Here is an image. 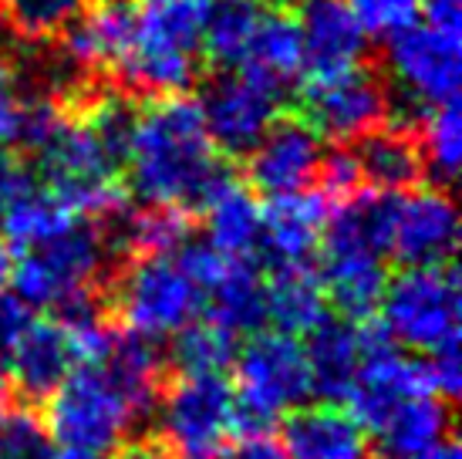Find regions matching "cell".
I'll return each mask as SVG.
<instances>
[{
	"label": "cell",
	"mask_w": 462,
	"mask_h": 459,
	"mask_svg": "<svg viewBox=\"0 0 462 459\" xmlns=\"http://www.w3.org/2000/svg\"><path fill=\"white\" fill-rule=\"evenodd\" d=\"M236 68L287 95L297 85V78L304 75V41H300L297 17H291L287 11L260 14L257 31Z\"/></svg>",
	"instance_id": "cell-23"
},
{
	"label": "cell",
	"mask_w": 462,
	"mask_h": 459,
	"mask_svg": "<svg viewBox=\"0 0 462 459\" xmlns=\"http://www.w3.org/2000/svg\"><path fill=\"white\" fill-rule=\"evenodd\" d=\"M361 328L355 321L328 318L308 334L304 358H308L310 396L321 402H345L347 389L355 382V371L361 365Z\"/></svg>",
	"instance_id": "cell-21"
},
{
	"label": "cell",
	"mask_w": 462,
	"mask_h": 459,
	"mask_svg": "<svg viewBox=\"0 0 462 459\" xmlns=\"http://www.w3.org/2000/svg\"><path fill=\"white\" fill-rule=\"evenodd\" d=\"M281 102L283 95L270 89L267 81L240 68H226L206 81L196 105L213 149L226 159H244L281 115Z\"/></svg>",
	"instance_id": "cell-11"
},
{
	"label": "cell",
	"mask_w": 462,
	"mask_h": 459,
	"mask_svg": "<svg viewBox=\"0 0 462 459\" xmlns=\"http://www.w3.org/2000/svg\"><path fill=\"white\" fill-rule=\"evenodd\" d=\"M385 459H422L429 449L446 443L452 433V408L449 398L436 392H419L405 398L398 408H392L378 429Z\"/></svg>",
	"instance_id": "cell-25"
},
{
	"label": "cell",
	"mask_w": 462,
	"mask_h": 459,
	"mask_svg": "<svg viewBox=\"0 0 462 459\" xmlns=\"http://www.w3.org/2000/svg\"><path fill=\"white\" fill-rule=\"evenodd\" d=\"M257 7H270V11H294L304 0H254Z\"/></svg>",
	"instance_id": "cell-45"
},
{
	"label": "cell",
	"mask_w": 462,
	"mask_h": 459,
	"mask_svg": "<svg viewBox=\"0 0 462 459\" xmlns=\"http://www.w3.org/2000/svg\"><path fill=\"white\" fill-rule=\"evenodd\" d=\"M11 270H14V250L0 240V297L11 287Z\"/></svg>",
	"instance_id": "cell-42"
},
{
	"label": "cell",
	"mask_w": 462,
	"mask_h": 459,
	"mask_svg": "<svg viewBox=\"0 0 462 459\" xmlns=\"http://www.w3.org/2000/svg\"><path fill=\"white\" fill-rule=\"evenodd\" d=\"M233 382L223 371H196L162 385L159 426L172 456H223L233 436Z\"/></svg>",
	"instance_id": "cell-9"
},
{
	"label": "cell",
	"mask_w": 462,
	"mask_h": 459,
	"mask_svg": "<svg viewBox=\"0 0 462 459\" xmlns=\"http://www.w3.org/2000/svg\"><path fill=\"white\" fill-rule=\"evenodd\" d=\"M71 220H75V213L58 203L44 186H38L0 217V240L17 254H24L31 247H41L51 237H58L61 230H68Z\"/></svg>",
	"instance_id": "cell-28"
},
{
	"label": "cell",
	"mask_w": 462,
	"mask_h": 459,
	"mask_svg": "<svg viewBox=\"0 0 462 459\" xmlns=\"http://www.w3.org/2000/svg\"><path fill=\"white\" fill-rule=\"evenodd\" d=\"M125 169L132 192L142 203L182 210H196L226 173L209 142L199 105L186 95L149 98V105L139 108Z\"/></svg>",
	"instance_id": "cell-1"
},
{
	"label": "cell",
	"mask_w": 462,
	"mask_h": 459,
	"mask_svg": "<svg viewBox=\"0 0 462 459\" xmlns=\"http://www.w3.org/2000/svg\"><path fill=\"white\" fill-rule=\"evenodd\" d=\"M51 436L34 408L0 406V459H51Z\"/></svg>",
	"instance_id": "cell-32"
},
{
	"label": "cell",
	"mask_w": 462,
	"mask_h": 459,
	"mask_svg": "<svg viewBox=\"0 0 462 459\" xmlns=\"http://www.w3.org/2000/svg\"><path fill=\"white\" fill-rule=\"evenodd\" d=\"M108 294L116 324L152 342L176 334L203 311V294L172 257H125Z\"/></svg>",
	"instance_id": "cell-8"
},
{
	"label": "cell",
	"mask_w": 462,
	"mask_h": 459,
	"mask_svg": "<svg viewBox=\"0 0 462 459\" xmlns=\"http://www.w3.org/2000/svg\"><path fill=\"white\" fill-rule=\"evenodd\" d=\"M0 41H4V24H0Z\"/></svg>",
	"instance_id": "cell-48"
},
{
	"label": "cell",
	"mask_w": 462,
	"mask_h": 459,
	"mask_svg": "<svg viewBox=\"0 0 462 459\" xmlns=\"http://www.w3.org/2000/svg\"><path fill=\"white\" fill-rule=\"evenodd\" d=\"M199 210L206 213V240L217 250L236 260H250L260 250L263 206L257 203L254 190L233 176L230 169L213 183Z\"/></svg>",
	"instance_id": "cell-20"
},
{
	"label": "cell",
	"mask_w": 462,
	"mask_h": 459,
	"mask_svg": "<svg viewBox=\"0 0 462 459\" xmlns=\"http://www.w3.org/2000/svg\"><path fill=\"white\" fill-rule=\"evenodd\" d=\"M324 159V139L300 115H277L263 139L244 155L246 186L267 200L294 196L314 186Z\"/></svg>",
	"instance_id": "cell-12"
},
{
	"label": "cell",
	"mask_w": 462,
	"mask_h": 459,
	"mask_svg": "<svg viewBox=\"0 0 462 459\" xmlns=\"http://www.w3.org/2000/svg\"><path fill=\"white\" fill-rule=\"evenodd\" d=\"M355 159L361 169V183L368 190L405 192L415 190L425 176L419 136L392 126H378L368 136H361L355 145Z\"/></svg>",
	"instance_id": "cell-24"
},
{
	"label": "cell",
	"mask_w": 462,
	"mask_h": 459,
	"mask_svg": "<svg viewBox=\"0 0 462 459\" xmlns=\"http://www.w3.org/2000/svg\"><path fill=\"white\" fill-rule=\"evenodd\" d=\"M263 304L273 332L300 338L328 318V294L308 264H273L263 281Z\"/></svg>",
	"instance_id": "cell-22"
},
{
	"label": "cell",
	"mask_w": 462,
	"mask_h": 459,
	"mask_svg": "<svg viewBox=\"0 0 462 459\" xmlns=\"http://www.w3.org/2000/svg\"><path fill=\"white\" fill-rule=\"evenodd\" d=\"M51 459H105V456H102V453H91V449L58 446V449H51Z\"/></svg>",
	"instance_id": "cell-43"
},
{
	"label": "cell",
	"mask_w": 462,
	"mask_h": 459,
	"mask_svg": "<svg viewBox=\"0 0 462 459\" xmlns=\"http://www.w3.org/2000/svg\"><path fill=\"white\" fill-rule=\"evenodd\" d=\"M172 459H223V456H172Z\"/></svg>",
	"instance_id": "cell-47"
},
{
	"label": "cell",
	"mask_w": 462,
	"mask_h": 459,
	"mask_svg": "<svg viewBox=\"0 0 462 459\" xmlns=\"http://www.w3.org/2000/svg\"><path fill=\"white\" fill-rule=\"evenodd\" d=\"M206 0H135V44L118 64L116 89L132 98L186 95L199 78Z\"/></svg>",
	"instance_id": "cell-2"
},
{
	"label": "cell",
	"mask_w": 462,
	"mask_h": 459,
	"mask_svg": "<svg viewBox=\"0 0 462 459\" xmlns=\"http://www.w3.org/2000/svg\"><path fill=\"white\" fill-rule=\"evenodd\" d=\"M378 307H382L378 321L395 344H405L422 355L459 348L462 294L459 274L452 264L405 267L385 284Z\"/></svg>",
	"instance_id": "cell-7"
},
{
	"label": "cell",
	"mask_w": 462,
	"mask_h": 459,
	"mask_svg": "<svg viewBox=\"0 0 462 459\" xmlns=\"http://www.w3.org/2000/svg\"><path fill=\"white\" fill-rule=\"evenodd\" d=\"M281 446L287 459H372L368 429L337 402L287 412Z\"/></svg>",
	"instance_id": "cell-18"
},
{
	"label": "cell",
	"mask_w": 462,
	"mask_h": 459,
	"mask_svg": "<svg viewBox=\"0 0 462 459\" xmlns=\"http://www.w3.org/2000/svg\"><path fill=\"white\" fill-rule=\"evenodd\" d=\"M300 118L334 145H351L372 128L385 126L388 81L374 68L358 64L351 71L310 78L300 89Z\"/></svg>",
	"instance_id": "cell-10"
},
{
	"label": "cell",
	"mask_w": 462,
	"mask_h": 459,
	"mask_svg": "<svg viewBox=\"0 0 462 459\" xmlns=\"http://www.w3.org/2000/svg\"><path fill=\"white\" fill-rule=\"evenodd\" d=\"M116 459H172V453H169L166 443H159V439H139V443L118 446Z\"/></svg>",
	"instance_id": "cell-41"
},
{
	"label": "cell",
	"mask_w": 462,
	"mask_h": 459,
	"mask_svg": "<svg viewBox=\"0 0 462 459\" xmlns=\"http://www.w3.org/2000/svg\"><path fill=\"white\" fill-rule=\"evenodd\" d=\"M236 355V334H230L226 328H219L217 321H189L186 328L176 332L172 342V365L182 375H196V371H223L226 365H233Z\"/></svg>",
	"instance_id": "cell-30"
},
{
	"label": "cell",
	"mask_w": 462,
	"mask_h": 459,
	"mask_svg": "<svg viewBox=\"0 0 462 459\" xmlns=\"http://www.w3.org/2000/svg\"><path fill=\"white\" fill-rule=\"evenodd\" d=\"M58 44L91 78L116 75L135 44V0H88Z\"/></svg>",
	"instance_id": "cell-15"
},
{
	"label": "cell",
	"mask_w": 462,
	"mask_h": 459,
	"mask_svg": "<svg viewBox=\"0 0 462 459\" xmlns=\"http://www.w3.org/2000/svg\"><path fill=\"white\" fill-rule=\"evenodd\" d=\"M230 459H287L283 446L270 433L257 436H236V446H233Z\"/></svg>",
	"instance_id": "cell-40"
},
{
	"label": "cell",
	"mask_w": 462,
	"mask_h": 459,
	"mask_svg": "<svg viewBox=\"0 0 462 459\" xmlns=\"http://www.w3.org/2000/svg\"><path fill=\"white\" fill-rule=\"evenodd\" d=\"M385 68L392 75V89L409 91L432 108L459 98V41L446 38L432 27L411 24L385 38Z\"/></svg>",
	"instance_id": "cell-13"
},
{
	"label": "cell",
	"mask_w": 462,
	"mask_h": 459,
	"mask_svg": "<svg viewBox=\"0 0 462 459\" xmlns=\"http://www.w3.org/2000/svg\"><path fill=\"white\" fill-rule=\"evenodd\" d=\"M27 321H31V307H24L17 297H0V365H4V358L7 351L14 348V342L21 338V332L27 328Z\"/></svg>",
	"instance_id": "cell-39"
},
{
	"label": "cell",
	"mask_w": 462,
	"mask_h": 459,
	"mask_svg": "<svg viewBox=\"0 0 462 459\" xmlns=\"http://www.w3.org/2000/svg\"><path fill=\"white\" fill-rule=\"evenodd\" d=\"M38 179L58 203L85 220H112L129 206V190L122 183V169H116L98 142L91 139L85 122L68 108L65 122L38 155Z\"/></svg>",
	"instance_id": "cell-4"
},
{
	"label": "cell",
	"mask_w": 462,
	"mask_h": 459,
	"mask_svg": "<svg viewBox=\"0 0 462 459\" xmlns=\"http://www.w3.org/2000/svg\"><path fill=\"white\" fill-rule=\"evenodd\" d=\"M38 186H41V179L31 163H24L21 155L0 153V217H4L17 200H24L27 192L38 190Z\"/></svg>",
	"instance_id": "cell-35"
},
{
	"label": "cell",
	"mask_w": 462,
	"mask_h": 459,
	"mask_svg": "<svg viewBox=\"0 0 462 459\" xmlns=\"http://www.w3.org/2000/svg\"><path fill=\"white\" fill-rule=\"evenodd\" d=\"M260 14L263 11L254 0H206L203 34H199L203 61H209L219 71L236 68L257 31Z\"/></svg>",
	"instance_id": "cell-27"
},
{
	"label": "cell",
	"mask_w": 462,
	"mask_h": 459,
	"mask_svg": "<svg viewBox=\"0 0 462 459\" xmlns=\"http://www.w3.org/2000/svg\"><path fill=\"white\" fill-rule=\"evenodd\" d=\"M422 371H425L429 392H436V396H442V398L459 396V385H462L459 348H446V351H436V355H425Z\"/></svg>",
	"instance_id": "cell-36"
},
{
	"label": "cell",
	"mask_w": 462,
	"mask_h": 459,
	"mask_svg": "<svg viewBox=\"0 0 462 459\" xmlns=\"http://www.w3.org/2000/svg\"><path fill=\"white\" fill-rule=\"evenodd\" d=\"M331 206L321 192L277 196L260 217V250L270 264H308L321 247V233Z\"/></svg>",
	"instance_id": "cell-19"
},
{
	"label": "cell",
	"mask_w": 462,
	"mask_h": 459,
	"mask_svg": "<svg viewBox=\"0 0 462 459\" xmlns=\"http://www.w3.org/2000/svg\"><path fill=\"white\" fill-rule=\"evenodd\" d=\"M419 14L425 17V27L446 38H462V0H419Z\"/></svg>",
	"instance_id": "cell-38"
},
{
	"label": "cell",
	"mask_w": 462,
	"mask_h": 459,
	"mask_svg": "<svg viewBox=\"0 0 462 459\" xmlns=\"http://www.w3.org/2000/svg\"><path fill=\"white\" fill-rule=\"evenodd\" d=\"M108 260H112V250H108L102 220L75 217L71 227L61 230L58 237L17 257L11 284L24 307L54 311L71 294L98 287V277Z\"/></svg>",
	"instance_id": "cell-6"
},
{
	"label": "cell",
	"mask_w": 462,
	"mask_h": 459,
	"mask_svg": "<svg viewBox=\"0 0 462 459\" xmlns=\"http://www.w3.org/2000/svg\"><path fill=\"white\" fill-rule=\"evenodd\" d=\"M419 136V149H422L425 173L436 176L439 186L449 190L456 173L462 166V115H459V98L436 105L429 118L422 122Z\"/></svg>",
	"instance_id": "cell-29"
},
{
	"label": "cell",
	"mask_w": 462,
	"mask_h": 459,
	"mask_svg": "<svg viewBox=\"0 0 462 459\" xmlns=\"http://www.w3.org/2000/svg\"><path fill=\"white\" fill-rule=\"evenodd\" d=\"M314 183H318L321 196L328 200V206L341 203L347 196H355V192L365 186V183H361L358 159H355V149H351V145L324 149L321 169H318V179H314Z\"/></svg>",
	"instance_id": "cell-34"
},
{
	"label": "cell",
	"mask_w": 462,
	"mask_h": 459,
	"mask_svg": "<svg viewBox=\"0 0 462 459\" xmlns=\"http://www.w3.org/2000/svg\"><path fill=\"white\" fill-rule=\"evenodd\" d=\"M203 311L209 321L230 334H257L267 324V304H263V277L254 270L250 260H233V267L223 274L217 287L203 294Z\"/></svg>",
	"instance_id": "cell-26"
},
{
	"label": "cell",
	"mask_w": 462,
	"mask_h": 459,
	"mask_svg": "<svg viewBox=\"0 0 462 459\" xmlns=\"http://www.w3.org/2000/svg\"><path fill=\"white\" fill-rule=\"evenodd\" d=\"M4 396H7V375H4V365H0V406H4Z\"/></svg>",
	"instance_id": "cell-46"
},
{
	"label": "cell",
	"mask_w": 462,
	"mask_h": 459,
	"mask_svg": "<svg viewBox=\"0 0 462 459\" xmlns=\"http://www.w3.org/2000/svg\"><path fill=\"white\" fill-rule=\"evenodd\" d=\"M459 247V210L446 186H422L398 196L388 254L402 267H446Z\"/></svg>",
	"instance_id": "cell-14"
},
{
	"label": "cell",
	"mask_w": 462,
	"mask_h": 459,
	"mask_svg": "<svg viewBox=\"0 0 462 459\" xmlns=\"http://www.w3.org/2000/svg\"><path fill=\"white\" fill-rule=\"evenodd\" d=\"M233 436L270 433L273 422L310 398L304 344L281 332H257L233 355Z\"/></svg>",
	"instance_id": "cell-3"
},
{
	"label": "cell",
	"mask_w": 462,
	"mask_h": 459,
	"mask_svg": "<svg viewBox=\"0 0 462 459\" xmlns=\"http://www.w3.org/2000/svg\"><path fill=\"white\" fill-rule=\"evenodd\" d=\"M88 0H0V24L24 44L51 41L75 21Z\"/></svg>",
	"instance_id": "cell-31"
},
{
	"label": "cell",
	"mask_w": 462,
	"mask_h": 459,
	"mask_svg": "<svg viewBox=\"0 0 462 459\" xmlns=\"http://www.w3.org/2000/svg\"><path fill=\"white\" fill-rule=\"evenodd\" d=\"M422 459H462V453H459V446H456L452 439H446V443H439L436 449H429Z\"/></svg>",
	"instance_id": "cell-44"
},
{
	"label": "cell",
	"mask_w": 462,
	"mask_h": 459,
	"mask_svg": "<svg viewBox=\"0 0 462 459\" xmlns=\"http://www.w3.org/2000/svg\"><path fill=\"white\" fill-rule=\"evenodd\" d=\"M297 24L304 41V71L310 78L341 75L365 64L368 34L355 21L347 0H304Z\"/></svg>",
	"instance_id": "cell-17"
},
{
	"label": "cell",
	"mask_w": 462,
	"mask_h": 459,
	"mask_svg": "<svg viewBox=\"0 0 462 459\" xmlns=\"http://www.w3.org/2000/svg\"><path fill=\"white\" fill-rule=\"evenodd\" d=\"M78 361L81 358H78L75 342L58 321L31 318L4 358V375L24 402H44L71 375Z\"/></svg>",
	"instance_id": "cell-16"
},
{
	"label": "cell",
	"mask_w": 462,
	"mask_h": 459,
	"mask_svg": "<svg viewBox=\"0 0 462 459\" xmlns=\"http://www.w3.org/2000/svg\"><path fill=\"white\" fill-rule=\"evenodd\" d=\"M17 112H21V91L14 85L11 64H0V153H4L7 145H14Z\"/></svg>",
	"instance_id": "cell-37"
},
{
	"label": "cell",
	"mask_w": 462,
	"mask_h": 459,
	"mask_svg": "<svg viewBox=\"0 0 462 459\" xmlns=\"http://www.w3.org/2000/svg\"><path fill=\"white\" fill-rule=\"evenodd\" d=\"M347 7L361 31L378 41L411 27L419 17V0H347Z\"/></svg>",
	"instance_id": "cell-33"
},
{
	"label": "cell",
	"mask_w": 462,
	"mask_h": 459,
	"mask_svg": "<svg viewBox=\"0 0 462 459\" xmlns=\"http://www.w3.org/2000/svg\"><path fill=\"white\" fill-rule=\"evenodd\" d=\"M44 426L58 446L112 453L125 443L132 426L142 422L132 398L102 361H78L71 375L44 398Z\"/></svg>",
	"instance_id": "cell-5"
}]
</instances>
